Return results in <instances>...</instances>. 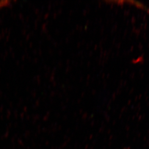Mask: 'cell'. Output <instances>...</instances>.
<instances>
[{"mask_svg": "<svg viewBox=\"0 0 149 149\" xmlns=\"http://www.w3.org/2000/svg\"><path fill=\"white\" fill-rule=\"evenodd\" d=\"M11 1H0V8H3L8 7L11 4Z\"/></svg>", "mask_w": 149, "mask_h": 149, "instance_id": "cell-1", "label": "cell"}]
</instances>
